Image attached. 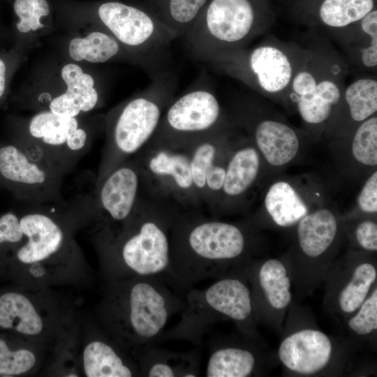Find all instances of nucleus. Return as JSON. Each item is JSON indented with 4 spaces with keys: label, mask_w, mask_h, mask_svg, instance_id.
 <instances>
[{
    "label": "nucleus",
    "mask_w": 377,
    "mask_h": 377,
    "mask_svg": "<svg viewBox=\"0 0 377 377\" xmlns=\"http://www.w3.org/2000/svg\"><path fill=\"white\" fill-rule=\"evenodd\" d=\"M111 288L106 320L123 342L137 350L157 344L170 318L180 313L183 295L158 276H134Z\"/></svg>",
    "instance_id": "f257e3e1"
},
{
    "label": "nucleus",
    "mask_w": 377,
    "mask_h": 377,
    "mask_svg": "<svg viewBox=\"0 0 377 377\" xmlns=\"http://www.w3.org/2000/svg\"><path fill=\"white\" fill-rule=\"evenodd\" d=\"M244 234L224 222L206 221L193 226L171 249V276L182 295L197 283L219 276L226 266L245 250Z\"/></svg>",
    "instance_id": "f03ea898"
},
{
    "label": "nucleus",
    "mask_w": 377,
    "mask_h": 377,
    "mask_svg": "<svg viewBox=\"0 0 377 377\" xmlns=\"http://www.w3.org/2000/svg\"><path fill=\"white\" fill-rule=\"evenodd\" d=\"M304 51L296 43L270 37L253 47L216 54L205 63L257 91L288 96Z\"/></svg>",
    "instance_id": "7ed1b4c3"
},
{
    "label": "nucleus",
    "mask_w": 377,
    "mask_h": 377,
    "mask_svg": "<svg viewBox=\"0 0 377 377\" xmlns=\"http://www.w3.org/2000/svg\"><path fill=\"white\" fill-rule=\"evenodd\" d=\"M183 300L179 322L164 332L160 342L184 340L198 346L219 320L228 318L243 324L253 311L251 290L237 277L221 278L202 289L192 288L184 293Z\"/></svg>",
    "instance_id": "20e7f679"
},
{
    "label": "nucleus",
    "mask_w": 377,
    "mask_h": 377,
    "mask_svg": "<svg viewBox=\"0 0 377 377\" xmlns=\"http://www.w3.org/2000/svg\"><path fill=\"white\" fill-rule=\"evenodd\" d=\"M347 72L346 61L328 43L305 48L288 92L305 122L316 125L329 119L342 98Z\"/></svg>",
    "instance_id": "39448f33"
},
{
    "label": "nucleus",
    "mask_w": 377,
    "mask_h": 377,
    "mask_svg": "<svg viewBox=\"0 0 377 377\" xmlns=\"http://www.w3.org/2000/svg\"><path fill=\"white\" fill-rule=\"evenodd\" d=\"M202 9L184 36L195 59L247 47L265 31L251 0H211Z\"/></svg>",
    "instance_id": "423d86ee"
},
{
    "label": "nucleus",
    "mask_w": 377,
    "mask_h": 377,
    "mask_svg": "<svg viewBox=\"0 0 377 377\" xmlns=\"http://www.w3.org/2000/svg\"><path fill=\"white\" fill-rule=\"evenodd\" d=\"M91 138L78 117L42 110L29 120L17 146L64 177L87 154Z\"/></svg>",
    "instance_id": "0eeeda50"
},
{
    "label": "nucleus",
    "mask_w": 377,
    "mask_h": 377,
    "mask_svg": "<svg viewBox=\"0 0 377 377\" xmlns=\"http://www.w3.org/2000/svg\"><path fill=\"white\" fill-rule=\"evenodd\" d=\"M111 251L114 276H158L176 290L171 276L170 242L158 221L147 219L128 224Z\"/></svg>",
    "instance_id": "6e6552de"
},
{
    "label": "nucleus",
    "mask_w": 377,
    "mask_h": 377,
    "mask_svg": "<svg viewBox=\"0 0 377 377\" xmlns=\"http://www.w3.org/2000/svg\"><path fill=\"white\" fill-rule=\"evenodd\" d=\"M148 87L123 104L110 124V144L115 153L137 151L158 126L161 103L176 88V78L166 71L151 77Z\"/></svg>",
    "instance_id": "1a4fd4ad"
},
{
    "label": "nucleus",
    "mask_w": 377,
    "mask_h": 377,
    "mask_svg": "<svg viewBox=\"0 0 377 377\" xmlns=\"http://www.w3.org/2000/svg\"><path fill=\"white\" fill-rule=\"evenodd\" d=\"M98 15L106 32L127 48L163 61L170 43L177 38L161 20L122 3H103Z\"/></svg>",
    "instance_id": "9d476101"
},
{
    "label": "nucleus",
    "mask_w": 377,
    "mask_h": 377,
    "mask_svg": "<svg viewBox=\"0 0 377 377\" xmlns=\"http://www.w3.org/2000/svg\"><path fill=\"white\" fill-rule=\"evenodd\" d=\"M0 175L29 204L66 205L64 177L15 145L0 147Z\"/></svg>",
    "instance_id": "9b49d317"
},
{
    "label": "nucleus",
    "mask_w": 377,
    "mask_h": 377,
    "mask_svg": "<svg viewBox=\"0 0 377 377\" xmlns=\"http://www.w3.org/2000/svg\"><path fill=\"white\" fill-rule=\"evenodd\" d=\"M66 205L30 204L31 209L20 218L26 242L17 251L22 263L43 261L56 253L65 242L66 233L61 219Z\"/></svg>",
    "instance_id": "f8f14e48"
},
{
    "label": "nucleus",
    "mask_w": 377,
    "mask_h": 377,
    "mask_svg": "<svg viewBox=\"0 0 377 377\" xmlns=\"http://www.w3.org/2000/svg\"><path fill=\"white\" fill-rule=\"evenodd\" d=\"M168 108L165 126L178 133H198L212 128L218 122L221 108L217 98L205 83H199Z\"/></svg>",
    "instance_id": "ddd939ff"
},
{
    "label": "nucleus",
    "mask_w": 377,
    "mask_h": 377,
    "mask_svg": "<svg viewBox=\"0 0 377 377\" xmlns=\"http://www.w3.org/2000/svg\"><path fill=\"white\" fill-rule=\"evenodd\" d=\"M332 343L318 330H304L286 337L279 348L281 362L290 370L302 374H315L329 362Z\"/></svg>",
    "instance_id": "4468645a"
},
{
    "label": "nucleus",
    "mask_w": 377,
    "mask_h": 377,
    "mask_svg": "<svg viewBox=\"0 0 377 377\" xmlns=\"http://www.w3.org/2000/svg\"><path fill=\"white\" fill-rule=\"evenodd\" d=\"M138 188V176L131 167H118L96 184V214L101 211L115 222H125L131 215Z\"/></svg>",
    "instance_id": "2eb2a0df"
},
{
    "label": "nucleus",
    "mask_w": 377,
    "mask_h": 377,
    "mask_svg": "<svg viewBox=\"0 0 377 377\" xmlns=\"http://www.w3.org/2000/svg\"><path fill=\"white\" fill-rule=\"evenodd\" d=\"M61 77L66 90L50 101L47 110L58 115L79 117L97 106L99 94L94 87V78L84 73L80 66L72 63L65 65Z\"/></svg>",
    "instance_id": "dca6fc26"
},
{
    "label": "nucleus",
    "mask_w": 377,
    "mask_h": 377,
    "mask_svg": "<svg viewBox=\"0 0 377 377\" xmlns=\"http://www.w3.org/2000/svg\"><path fill=\"white\" fill-rule=\"evenodd\" d=\"M138 350L137 364L140 376L195 377L200 375L198 349L179 353L150 344Z\"/></svg>",
    "instance_id": "f3484780"
},
{
    "label": "nucleus",
    "mask_w": 377,
    "mask_h": 377,
    "mask_svg": "<svg viewBox=\"0 0 377 377\" xmlns=\"http://www.w3.org/2000/svg\"><path fill=\"white\" fill-rule=\"evenodd\" d=\"M258 148L269 163L281 166L297 154L299 140L296 133L286 124L273 120L260 122L255 131Z\"/></svg>",
    "instance_id": "a211bd4d"
},
{
    "label": "nucleus",
    "mask_w": 377,
    "mask_h": 377,
    "mask_svg": "<svg viewBox=\"0 0 377 377\" xmlns=\"http://www.w3.org/2000/svg\"><path fill=\"white\" fill-rule=\"evenodd\" d=\"M83 367L87 377L139 376L138 365L130 362L115 346L103 340L91 341L85 346Z\"/></svg>",
    "instance_id": "6ab92c4d"
},
{
    "label": "nucleus",
    "mask_w": 377,
    "mask_h": 377,
    "mask_svg": "<svg viewBox=\"0 0 377 377\" xmlns=\"http://www.w3.org/2000/svg\"><path fill=\"white\" fill-rule=\"evenodd\" d=\"M337 230L336 218L327 209H320L305 215L297 227L302 251L311 258L322 255L333 242Z\"/></svg>",
    "instance_id": "aec40b11"
},
{
    "label": "nucleus",
    "mask_w": 377,
    "mask_h": 377,
    "mask_svg": "<svg viewBox=\"0 0 377 377\" xmlns=\"http://www.w3.org/2000/svg\"><path fill=\"white\" fill-rule=\"evenodd\" d=\"M0 327L13 329L27 335H37L43 329V323L31 302L17 293L0 296Z\"/></svg>",
    "instance_id": "412c9836"
},
{
    "label": "nucleus",
    "mask_w": 377,
    "mask_h": 377,
    "mask_svg": "<svg viewBox=\"0 0 377 377\" xmlns=\"http://www.w3.org/2000/svg\"><path fill=\"white\" fill-rule=\"evenodd\" d=\"M256 366L253 353L239 346H212L205 375L208 377H246Z\"/></svg>",
    "instance_id": "4be33fe9"
},
{
    "label": "nucleus",
    "mask_w": 377,
    "mask_h": 377,
    "mask_svg": "<svg viewBox=\"0 0 377 377\" xmlns=\"http://www.w3.org/2000/svg\"><path fill=\"white\" fill-rule=\"evenodd\" d=\"M357 30L342 31L348 54L363 68L377 66V10H373L358 22Z\"/></svg>",
    "instance_id": "5701e85b"
},
{
    "label": "nucleus",
    "mask_w": 377,
    "mask_h": 377,
    "mask_svg": "<svg viewBox=\"0 0 377 377\" xmlns=\"http://www.w3.org/2000/svg\"><path fill=\"white\" fill-rule=\"evenodd\" d=\"M265 205L273 221L282 227L295 224L308 212L301 197L286 182H278L270 186L265 196Z\"/></svg>",
    "instance_id": "b1692460"
},
{
    "label": "nucleus",
    "mask_w": 377,
    "mask_h": 377,
    "mask_svg": "<svg viewBox=\"0 0 377 377\" xmlns=\"http://www.w3.org/2000/svg\"><path fill=\"white\" fill-rule=\"evenodd\" d=\"M374 0H324L318 12L322 24L341 31L374 10Z\"/></svg>",
    "instance_id": "393cba45"
},
{
    "label": "nucleus",
    "mask_w": 377,
    "mask_h": 377,
    "mask_svg": "<svg viewBox=\"0 0 377 377\" xmlns=\"http://www.w3.org/2000/svg\"><path fill=\"white\" fill-rule=\"evenodd\" d=\"M259 164V156L255 149L246 147L238 151L226 170L222 188L224 192L231 196L244 193L256 179Z\"/></svg>",
    "instance_id": "a878e982"
},
{
    "label": "nucleus",
    "mask_w": 377,
    "mask_h": 377,
    "mask_svg": "<svg viewBox=\"0 0 377 377\" xmlns=\"http://www.w3.org/2000/svg\"><path fill=\"white\" fill-rule=\"evenodd\" d=\"M258 282L270 305L281 309L291 300L290 281L285 266L278 260L264 263L258 272Z\"/></svg>",
    "instance_id": "bb28decb"
},
{
    "label": "nucleus",
    "mask_w": 377,
    "mask_h": 377,
    "mask_svg": "<svg viewBox=\"0 0 377 377\" xmlns=\"http://www.w3.org/2000/svg\"><path fill=\"white\" fill-rule=\"evenodd\" d=\"M342 98L349 109L351 119L362 122L377 111V81L362 77L346 87Z\"/></svg>",
    "instance_id": "cd10ccee"
},
{
    "label": "nucleus",
    "mask_w": 377,
    "mask_h": 377,
    "mask_svg": "<svg viewBox=\"0 0 377 377\" xmlns=\"http://www.w3.org/2000/svg\"><path fill=\"white\" fill-rule=\"evenodd\" d=\"M376 275V268L370 263H362L355 268L350 281L339 295V304L342 311L352 313L360 308Z\"/></svg>",
    "instance_id": "c85d7f7f"
},
{
    "label": "nucleus",
    "mask_w": 377,
    "mask_h": 377,
    "mask_svg": "<svg viewBox=\"0 0 377 377\" xmlns=\"http://www.w3.org/2000/svg\"><path fill=\"white\" fill-rule=\"evenodd\" d=\"M208 0H168L163 24L177 37L184 36Z\"/></svg>",
    "instance_id": "c756f323"
},
{
    "label": "nucleus",
    "mask_w": 377,
    "mask_h": 377,
    "mask_svg": "<svg viewBox=\"0 0 377 377\" xmlns=\"http://www.w3.org/2000/svg\"><path fill=\"white\" fill-rule=\"evenodd\" d=\"M149 165L156 175L171 176L181 188L188 189L193 184L190 161L183 155L160 151L150 159Z\"/></svg>",
    "instance_id": "7c9ffc66"
},
{
    "label": "nucleus",
    "mask_w": 377,
    "mask_h": 377,
    "mask_svg": "<svg viewBox=\"0 0 377 377\" xmlns=\"http://www.w3.org/2000/svg\"><path fill=\"white\" fill-rule=\"evenodd\" d=\"M352 151L355 158L366 165L377 164V117L363 121L353 137Z\"/></svg>",
    "instance_id": "2f4dec72"
},
{
    "label": "nucleus",
    "mask_w": 377,
    "mask_h": 377,
    "mask_svg": "<svg viewBox=\"0 0 377 377\" xmlns=\"http://www.w3.org/2000/svg\"><path fill=\"white\" fill-rule=\"evenodd\" d=\"M13 10L19 18L16 27L21 33L41 29L43 24L40 22V18L50 13L46 0H15Z\"/></svg>",
    "instance_id": "473e14b6"
},
{
    "label": "nucleus",
    "mask_w": 377,
    "mask_h": 377,
    "mask_svg": "<svg viewBox=\"0 0 377 377\" xmlns=\"http://www.w3.org/2000/svg\"><path fill=\"white\" fill-rule=\"evenodd\" d=\"M36 362L32 351L24 348L11 350L0 338V375L10 376L26 373L34 367Z\"/></svg>",
    "instance_id": "72a5a7b5"
},
{
    "label": "nucleus",
    "mask_w": 377,
    "mask_h": 377,
    "mask_svg": "<svg viewBox=\"0 0 377 377\" xmlns=\"http://www.w3.org/2000/svg\"><path fill=\"white\" fill-rule=\"evenodd\" d=\"M357 313L348 321L350 328L356 334L365 335L377 329V290L362 302Z\"/></svg>",
    "instance_id": "f704fd0d"
},
{
    "label": "nucleus",
    "mask_w": 377,
    "mask_h": 377,
    "mask_svg": "<svg viewBox=\"0 0 377 377\" xmlns=\"http://www.w3.org/2000/svg\"><path fill=\"white\" fill-rule=\"evenodd\" d=\"M215 154V147L209 142H204L195 149L190 161V168L193 184L197 187L205 186L206 172L213 164Z\"/></svg>",
    "instance_id": "c9c22d12"
},
{
    "label": "nucleus",
    "mask_w": 377,
    "mask_h": 377,
    "mask_svg": "<svg viewBox=\"0 0 377 377\" xmlns=\"http://www.w3.org/2000/svg\"><path fill=\"white\" fill-rule=\"evenodd\" d=\"M24 238L20 218L12 212L0 216V245L3 243L16 244Z\"/></svg>",
    "instance_id": "e433bc0d"
},
{
    "label": "nucleus",
    "mask_w": 377,
    "mask_h": 377,
    "mask_svg": "<svg viewBox=\"0 0 377 377\" xmlns=\"http://www.w3.org/2000/svg\"><path fill=\"white\" fill-rule=\"evenodd\" d=\"M359 207L367 213L377 212V172H374L367 180L357 197Z\"/></svg>",
    "instance_id": "4c0bfd02"
},
{
    "label": "nucleus",
    "mask_w": 377,
    "mask_h": 377,
    "mask_svg": "<svg viewBox=\"0 0 377 377\" xmlns=\"http://www.w3.org/2000/svg\"><path fill=\"white\" fill-rule=\"evenodd\" d=\"M355 235L359 244L364 249L377 250V225L371 221L360 223L356 228Z\"/></svg>",
    "instance_id": "58836bf2"
},
{
    "label": "nucleus",
    "mask_w": 377,
    "mask_h": 377,
    "mask_svg": "<svg viewBox=\"0 0 377 377\" xmlns=\"http://www.w3.org/2000/svg\"><path fill=\"white\" fill-rule=\"evenodd\" d=\"M226 177V170L212 164L206 172L205 184L212 191L223 188Z\"/></svg>",
    "instance_id": "ea45409f"
},
{
    "label": "nucleus",
    "mask_w": 377,
    "mask_h": 377,
    "mask_svg": "<svg viewBox=\"0 0 377 377\" xmlns=\"http://www.w3.org/2000/svg\"><path fill=\"white\" fill-rule=\"evenodd\" d=\"M7 81V67L3 59L0 57V98L3 96Z\"/></svg>",
    "instance_id": "a19ab883"
}]
</instances>
